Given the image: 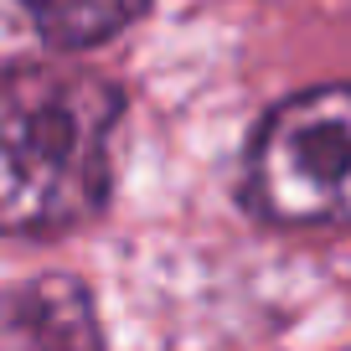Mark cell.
<instances>
[{
    "label": "cell",
    "instance_id": "1",
    "mask_svg": "<svg viewBox=\"0 0 351 351\" xmlns=\"http://www.w3.org/2000/svg\"><path fill=\"white\" fill-rule=\"evenodd\" d=\"M124 93L77 62L0 67V232L57 238L104 212Z\"/></svg>",
    "mask_w": 351,
    "mask_h": 351
},
{
    "label": "cell",
    "instance_id": "2",
    "mask_svg": "<svg viewBox=\"0 0 351 351\" xmlns=\"http://www.w3.org/2000/svg\"><path fill=\"white\" fill-rule=\"evenodd\" d=\"M243 202L274 228H351V83L289 93L243 160Z\"/></svg>",
    "mask_w": 351,
    "mask_h": 351
},
{
    "label": "cell",
    "instance_id": "3",
    "mask_svg": "<svg viewBox=\"0 0 351 351\" xmlns=\"http://www.w3.org/2000/svg\"><path fill=\"white\" fill-rule=\"evenodd\" d=\"M5 5L21 11L32 32L57 52H88L99 42H114L150 11V0H5Z\"/></svg>",
    "mask_w": 351,
    "mask_h": 351
},
{
    "label": "cell",
    "instance_id": "4",
    "mask_svg": "<svg viewBox=\"0 0 351 351\" xmlns=\"http://www.w3.org/2000/svg\"><path fill=\"white\" fill-rule=\"evenodd\" d=\"M0 336L11 341H99L88 295L77 285H32L5 305Z\"/></svg>",
    "mask_w": 351,
    "mask_h": 351
}]
</instances>
